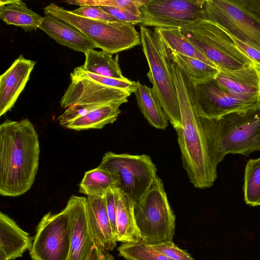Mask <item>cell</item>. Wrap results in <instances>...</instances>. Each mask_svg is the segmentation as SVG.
<instances>
[{"label":"cell","instance_id":"cell-26","mask_svg":"<svg viewBox=\"0 0 260 260\" xmlns=\"http://www.w3.org/2000/svg\"><path fill=\"white\" fill-rule=\"evenodd\" d=\"M154 29L159 34L167 47L170 50L200 60L217 68L182 35L180 28H154Z\"/></svg>","mask_w":260,"mask_h":260},{"label":"cell","instance_id":"cell-9","mask_svg":"<svg viewBox=\"0 0 260 260\" xmlns=\"http://www.w3.org/2000/svg\"><path fill=\"white\" fill-rule=\"evenodd\" d=\"M99 167L118 176L119 189L135 203L141 199L157 176L156 166L146 154L107 152Z\"/></svg>","mask_w":260,"mask_h":260},{"label":"cell","instance_id":"cell-6","mask_svg":"<svg viewBox=\"0 0 260 260\" xmlns=\"http://www.w3.org/2000/svg\"><path fill=\"white\" fill-rule=\"evenodd\" d=\"M180 31L220 71L238 70L254 63L225 30L211 21L199 18L181 27Z\"/></svg>","mask_w":260,"mask_h":260},{"label":"cell","instance_id":"cell-21","mask_svg":"<svg viewBox=\"0 0 260 260\" xmlns=\"http://www.w3.org/2000/svg\"><path fill=\"white\" fill-rule=\"evenodd\" d=\"M0 18L6 24L20 27L26 32L36 30L43 20L20 0H1Z\"/></svg>","mask_w":260,"mask_h":260},{"label":"cell","instance_id":"cell-2","mask_svg":"<svg viewBox=\"0 0 260 260\" xmlns=\"http://www.w3.org/2000/svg\"><path fill=\"white\" fill-rule=\"evenodd\" d=\"M170 67L181 117V126L176 131L183 168L195 187L209 188L216 179L217 167L212 160L200 126L184 72L171 58Z\"/></svg>","mask_w":260,"mask_h":260},{"label":"cell","instance_id":"cell-37","mask_svg":"<svg viewBox=\"0 0 260 260\" xmlns=\"http://www.w3.org/2000/svg\"><path fill=\"white\" fill-rule=\"evenodd\" d=\"M116 189H109L107 190L104 196L107 212L111 223L113 234L115 237L116 234Z\"/></svg>","mask_w":260,"mask_h":260},{"label":"cell","instance_id":"cell-16","mask_svg":"<svg viewBox=\"0 0 260 260\" xmlns=\"http://www.w3.org/2000/svg\"><path fill=\"white\" fill-rule=\"evenodd\" d=\"M215 79L231 93L260 99V68L255 63L238 70L220 71Z\"/></svg>","mask_w":260,"mask_h":260},{"label":"cell","instance_id":"cell-12","mask_svg":"<svg viewBox=\"0 0 260 260\" xmlns=\"http://www.w3.org/2000/svg\"><path fill=\"white\" fill-rule=\"evenodd\" d=\"M203 0H146L140 7L142 26L181 27L200 18Z\"/></svg>","mask_w":260,"mask_h":260},{"label":"cell","instance_id":"cell-32","mask_svg":"<svg viewBox=\"0 0 260 260\" xmlns=\"http://www.w3.org/2000/svg\"><path fill=\"white\" fill-rule=\"evenodd\" d=\"M103 105L97 104H74L68 107L62 114L59 116L57 120L61 126L66 127L70 122L85 116L91 111Z\"/></svg>","mask_w":260,"mask_h":260},{"label":"cell","instance_id":"cell-8","mask_svg":"<svg viewBox=\"0 0 260 260\" xmlns=\"http://www.w3.org/2000/svg\"><path fill=\"white\" fill-rule=\"evenodd\" d=\"M183 71L195 112L198 116L218 118L232 113L260 108L259 99L231 93L223 88L215 79L196 83Z\"/></svg>","mask_w":260,"mask_h":260},{"label":"cell","instance_id":"cell-31","mask_svg":"<svg viewBox=\"0 0 260 260\" xmlns=\"http://www.w3.org/2000/svg\"><path fill=\"white\" fill-rule=\"evenodd\" d=\"M146 0H73L66 3L70 5L108 6L122 9L139 16H142L140 7Z\"/></svg>","mask_w":260,"mask_h":260},{"label":"cell","instance_id":"cell-15","mask_svg":"<svg viewBox=\"0 0 260 260\" xmlns=\"http://www.w3.org/2000/svg\"><path fill=\"white\" fill-rule=\"evenodd\" d=\"M69 222L71 249L69 260H81L92 237L88 222L86 197L72 195L64 208Z\"/></svg>","mask_w":260,"mask_h":260},{"label":"cell","instance_id":"cell-5","mask_svg":"<svg viewBox=\"0 0 260 260\" xmlns=\"http://www.w3.org/2000/svg\"><path fill=\"white\" fill-rule=\"evenodd\" d=\"M45 14L53 16L74 26L97 48L112 54L126 50L141 44L140 34L133 24L116 21L103 22L74 14L54 3L44 8Z\"/></svg>","mask_w":260,"mask_h":260},{"label":"cell","instance_id":"cell-28","mask_svg":"<svg viewBox=\"0 0 260 260\" xmlns=\"http://www.w3.org/2000/svg\"><path fill=\"white\" fill-rule=\"evenodd\" d=\"M243 191L247 205L260 206V157L250 159L246 164Z\"/></svg>","mask_w":260,"mask_h":260},{"label":"cell","instance_id":"cell-20","mask_svg":"<svg viewBox=\"0 0 260 260\" xmlns=\"http://www.w3.org/2000/svg\"><path fill=\"white\" fill-rule=\"evenodd\" d=\"M134 204L135 203L119 188L116 189L117 242L123 243L141 242L134 214Z\"/></svg>","mask_w":260,"mask_h":260},{"label":"cell","instance_id":"cell-38","mask_svg":"<svg viewBox=\"0 0 260 260\" xmlns=\"http://www.w3.org/2000/svg\"><path fill=\"white\" fill-rule=\"evenodd\" d=\"M231 37L238 48L260 68V50Z\"/></svg>","mask_w":260,"mask_h":260},{"label":"cell","instance_id":"cell-7","mask_svg":"<svg viewBox=\"0 0 260 260\" xmlns=\"http://www.w3.org/2000/svg\"><path fill=\"white\" fill-rule=\"evenodd\" d=\"M134 214L142 242L154 245L173 241L175 217L163 183L157 176L134 204Z\"/></svg>","mask_w":260,"mask_h":260},{"label":"cell","instance_id":"cell-4","mask_svg":"<svg viewBox=\"0 0 260 260\" xmlns=\"http://www.w3.org/2000/svg\"><path fill=\"white\" fill-rule=\"evenodd\" d=\"M200 19L260 50V0H203Z\"/></svg>","mask_w":260,"mask_h":260},{"label":"cell","instance_id":"cell-35","mask_svg":"<svg viewBox=\"0 0 260 260\" xmlns=\"http://www.w3.org/2000/svg\"><path fill=\"white\" fill-rule=\"evenodd\" d=\"M81 260H114L113 255L95 243L92 237L88 242Z\"/></svg>","mask_w":260,"mask_h":260},{"label":"cell","instance_id":"cell-18","mask_svg":"<svg viewBox=\"0 0 260 260\" xmlns=\"http://www.w3.org/2000/svg\"><path fill=\"white\" fill-rule=\"evenodd\" d=\"M33 238L8 215L0 212V260L21 257L29 250Z\"/></svg>","mask_w":260,"mask_h":260},{"label":"cell","instance_id":"cell-33","mask_svg":"<svg viewBox=\"0 0 260 260\" xmlns=\"http://www.w3.org/2000/svg\"><path fill=\"white\" fill-rule=\"evenodd\" d=\"M75 15L103 22L119 21L100 6H83L71 11Z\"/></svg>","mask_w":260,"mask_h":260},{"label":"cell","instance_id":"cell-10","mask_svg":"<svg viewBox=\"0 0 260 260\" xmlns=\"http://www.w3.org/2000/svg\"><path fill=\"white\" fill-rule=\"evenodd\" d=\"M71 249L69 217L65 208L45 214L37 226L29 255L32 260H69Z\"/></svg>","mask_w":260,"mask_h":260},{"label":"cell","instance_id":"cell-11","mask_svg":"<svg viewBox=\"0 0 260 260\" xmlns=\"http://www.w3.org/2000/svg\"><path fill=\"white\" fill-rule=\"evenodd\" d=\"M219 119L225 155L249 156L260 151V108L232 113Z\"/></svg>","mask_w":260,"mask_h":260},{"label":"cell","instance_id":"cell-19","mask_svg":"<svg viewBox=\"0 0 260 260\" xmlns=\"http://www.w3.org/2000/svg\"><path fill=\"white\" fill-rule=\"evenodd\" d=\"M39 28L57 43L75 51L84 53L97 48L78 29L49 14H45Z\"/></svg>","mask_w":260,"mask_h":260},{"label":"cell","instance_id":"cell-25","mask_svg":"<svg viewBox=\"0 0 260 260\" xmlns=\"http://www.w3.org/2000/svg\"><path fill=\"white\" fill-rule=\"evenodd\" d=\"M119 187L118 176L98 166L85 173L79 191L87 196H104L109 189Z\"/></svg>","mask_w":260,"mask_h":260},{"label":"cell","instance_id":"cell-14","mask_svg":"<svg viewBox=\"0 0 260 260\" xmlns=\"http://www.w3.org/2000/svg\"><path fill=\"white\" fill-rule=\"evenodd\" d=\"M36 61L20 55L0 76V116L10 111L24 89Z\"/></svg>","mask_w":260,"mask_h":260},{"label":"cell","instance_id":"cell-34","mask_svg":"<svg viewBox=\"0 0 260 260\" xmlns=\"http://www.w3.org/2000/svg\"><path fill=\"white\" fill-rule=\"evenodd\" d=\"M150 245L156 251L172 259L194 260L188 253L178 247L173 241Z\"/></svg>","mask_w":260,"mask_h":260},{"label":"cell","instance_id":"cell-36","mask_svg":"<svg viewBox=\"0 0 260 260\" xmlns=\"http://www.w3.org/2000/svg\"><path fill=\"white\" fill-rule=\"evenodd\" d=\"M106 12L119 21L136 25L142 22V16H139L125 10L108 6H101Z\"/></svg>","mask_w":260,"mask_h":260},{"label":"cell","instance_id":"cell-3","mask_svg":"<svg viewBox=\"0 0 260 260\" xmlns=\"http://www.w3.org/2000/svg\"><path fill=\"white\" fill-rule=\"evenodd\" d=\"M142 50L149 70L147 76L169 121L175 129L181 126L178 96L170 67L168 48L158 32L140 25Z\"/></svg>","mask_w":260,"mask_h":260},{"label":"cell","instance_id":"cell-13","mask_svg":"<svg viewBox=\"0 0 260 260\" xmlns=\"http://www.w3.org/2000/svg\"><path fill=\"white\" fill-rule=\"evenodd\" d=\"M71 82L62 96L60 104L68 108L78 104L107 105L128 102L132 92L106 86L86 78H71Z\"/></svg>","mask_w":260,"mask_h":260},{"label":"cell","instance_id":"cell-1","mask_svg":"<svg viewBox=\"0 0 260 260\" xmlns=\"http://www.w3.org/2000/svg\"><path fill=\"white\" fill-rule=\"evenodd\" d=\"M38 133L27 118L0 125V194L16 197L32 186L39 164Z\"/></svg>","mask_w":260,"mask_h":260},{"label":"cell","instance_id":"cell-17","mask_svg":"<svg viewBox=\"0 0 260 260\" xmlns=\"http://www.w3.org/2000/svg\"><path fill=\"white\" fill-rule=\"evenodd\" d=\"M104 196H87L86 207L90 229L95 243L110 251L115 247L117 240L107 212Z\"/></svg>","mask_w":260,"mask_h":260},{"label":"cell","instance_id":"cell-22","mask_svg":"<svg viewBox=\"0 0 260 260\" xmlns=\"http://www.w3.org/2000/svg\"><path fill=\"white\" fill-rule=\"evenodd\" d=\"M133 93L140 111L149 124L156 128L165 129L169 119L152 88L137 81Z\"/></svg>","mask_w":260,"mask_h":260},{"label":"cell","instance_id":"cell-30","mask_svg":"<svg viewBox=\"0 0 260 260\" xmlns=\"http://www.w3.org/2000/svg\"><path fill=\"white\" fill-rule=\"evenodd\" d=\"M70 77L71 78L88 79L106 86L128 90L132 93L134 92L136 86V82L127 78L117 79L92 74L84 71L80 66L75 68L70 74Z\"/></svg>","mask_w":260,"mask_h":260},{"label":"cell","instance_id":"cell-23","mask_svg":"<svg viewBox=\"0 0 260 260\" xmlns=\"http://www.w3.org/2000/svg\"><path fill=\"white\" fill-rule=\"evenodd\" d=\"M85 60L82 70L87 72L100 76L117 79H125L119 63V57L117 54L114 58L112 54L102 50H88L84 53Z\"/></svg>","mask_w":260,"mask_h":260},{"label":"cell","instance_id":"cell-27","mask_svg":"<svg viewBox=\"0 0 260 260\" xmlns=\"http://www.w3.org/2000/svg\"><path fill=\"white\" fill-rule=\"evenodd\" d=\"M168 50L172 59L196 83L215 79L220 72L218 68L202 61L182 55L169 49Z\"/></svg>","mask_w":260,"mask_h":260},{"label":"cell","instance_id":"cell-29","mask_svg":"<svg viewBox=\"0 0 260 260\" xmlns=\"http://www.w3.org/2000/svg\"><path fill=\"white\" fill-rule=\"evenodd\" d=\"M120 256L126 260H174L143 242L123 243L118 248Z\"/></svg>","mask_w":260,"mask_h":260},{"label":"cell","instance_id":"cell-24","mask_svg":"<svg viewBox=\"0 0 260 260\" xmlns=\"http://www.w3.org/2000/svg\"><path fill=\"white\" fill-rule=\"evenodd\" d=\"M124 101L113 102L101 106L87 115L70 122L66 128L75 131L101 129L108 124L113 123L120 114V106Z\"/></svg>","mask_w":260,"mask_h":260}]
</instances>
